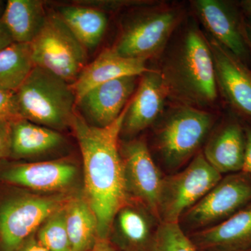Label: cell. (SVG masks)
I'll return each mask as SVG.
<instances>
[{"mask_svg":"<svg viewBox=\"0 0 251 251\" xmlns=\"http://www.w3.org/2000/svg\"><path fill=\"white\" fill-rule=\"evenodd\" d=\"M150 70L146 61L122 57L111 49L104 50L87 64L72 87L76 101L87 92L108 81L125 76H141Z\"/></svg>","mask_w":251,"mask_h":251,"instance_id":"cell-19","label":"cell"},{"mask_svg":"<svg viewBox=\"0 0 251 251\" xmlns=\"http://www.w3.org/2000/svg\"><path fill=\"white\" fill-rule=\"evenodd\" d=\"M11 122H0V159L11 153Z\"/></svg>","mask_w":251,"mask_h":251,"instance_id":"cell-28","label":"cell"},{"mask_svg":"<svg viewBox=\"0 0 251 251\" xmlns=\"http://www.w3.org/2000/svg\"><path fill=\"white\" fill-rule=\"evenodd\" d=\"M14 43L7 28L0 20V50Z\"/></svg>","mask_w":251,"mask_h":251,"instance_id":"cell-32","label":"cell"},{"mask_svg":"<svg viewBox=\"0 0 251 251\" xmlns=\"http://www.w3.org/2000/svg\"><path fill=\"white\" fill-rule=\"evenodd\" d=\"M251 203V175L243 171L226 175L178 224L190 235L224 222Z\"/></svg>","mask_w":251,"mask_h":251,"instance_id":"cell-8","label":"cell"},{"mask_svg":"<svg viewBox=\"0 0 251 251\" xmlns=\"http://www.w3.org/2000/svg\"><path fill=\"white\" fill-rule=\"evenodd\" d=\"M126 108L107 126L90 125L76 112L71 126L82 153L85 199L97 218L100 238L109 239L115 216L130 201L119 144Z\"/></svg>","mask_w":251,"mask_h":251,"instance_id":"cell-1","label":"cell"},{"mask_svg":"<svg viewBox=\"0 0 251 251\" xmlns=\"http://www.w3.org/2000/svg\"><path fill=\"white\" fill-rule=\"evenodd\" d=\"M222 177L201 151L182 171L163 176L157 208L161 222L178 224Z\"/></svg>","mask_w":251,"mask_h":251,"instance_id":"cell-7","label":"cell"},{"mask_svg":"<svg viewBox=\"0 0 251 251\" xmlns=\"http://www.w3.org/2000/svg\"><path fill=\"white\" fill-rule=\"evenodd\" d=\"M251 251V249H250V250H249V251Z\"/></svg>","mask_w":251,"mask_h":251,"instance_id":"cell-37","label":"cell"},{"mask_svg":"<svg viewBox=\"0 0 251 251\" xmlns=\"http://www.w3.org/2000/svg\"><path fill=\"white\" fill-rule=\"evenodd\" d=\"M30 47L33 62L72 85L87 65V50L57 12L48 13Z\"/></svg>","mask_w":251,"mask_h":251,"instance_id":"cell-6","label":"cell"},{"mask_svg":"<svg viewBox=\"0 0 251 251\" xmlns=\"http://www.w3.org/2000/svg\"><path fill=\"white\" fill-rule=\"evenodd\" d=\"M175 32L158 70L167 97L203 110L215 103L219 92L210 47L195 21L181 23Z\"/></svg>","mask_w":251,"mask_h":251,"instance_id":"cell-2","label":"cell"},{"mask_svg":"<svg viewBox=\"0 0 251 251\" xmlns=\"http://www.w3.org/2000/svg\"><path fill=\"white\" fill-rule=\"evenodd\" d=\"M89 251H120L108 238L98 237Z\"/></svg>","mask_w":251,"mask_h":251,"instance_id":"cell-30","label":"cell"},{"mask_svg":"<svg viewBox=\"0 0 251 251\" xmlns=\"http://www.w3.org/2000/svg\"><path fill=\"white\" fill-rule=\"evenodd\" d=\"M16 97L21 118L56 130L72 126L75 94L70 84L52 73L35 66Z\"/></svg>","mask_w":251,"mask_h":251,"instance_id":"cell-4","label":"cell"},{"mask_svg":"<svg viewBox=\"0 0 251 251\" xmlns=\"http://www.w3.org/2000/svg\"></svg>","mask_w":251,"mask_h":251,"instance_id":"cell-38","label":"cell"},{"mask_svg":"<svg viewBox=\"0 0 251 251\" xmlns=\"http://www.w3.org/2000/svg\"><path fill=\"white\" fill-rule=\"evenodd\" d=\"M151 251H198L177 223H161Z\"/></svg>","mask_w":251,"mask_h":251,"instance_id":"cell-26","label":"cell"},{"mask_svg":"<svg viewBox=\"0 0 251 251\" xmlns=\"http://www.w3.org/2000/svg\"><path fill=\"white\" fill-rule=\"evenodd\" d=\"M0 115L11 120L21 118L16 92L0 88Z\"/></svg>","mask_w":251,"mask_h":251,"instance_id":"cell-27","label":"cell"},{"mask_svg":"<svg viewBox=\"0 0 251 251\" xmlns=\"http://www.w3.org/2000/svg\"><path fill=\"white\" fill-rule=\"evenodd\" d=\"M4 121H13V120H10L8 117L0 115V122Z\"/></svg>","mask_w":251,"mask_h":251,"instance_id":"cell-36","label":"cell"},{"mask_svg":"<svg viewBox=\"0 0 251 251\" xmlns=\"http://www.w3.org/2000/svg\"><path fill=\"white\" fill-rule=\"evenodd\" d=\"M16 251H49L35 237H31Z\"/></svg>","mask_w":251,"mask_h":251,"instance_id":"cell-31","label":"cell"},{"mask_svg":"<svg viewBox=\"0 0 251 251\" xmlns=\"http://www.w3.org/2000/svg\"><path fill=\"white\" fill-rule=\"evenodd\" d=\"M246 147L244 123L234 115L214 130L202 153L208 163L224 176L243 171Z\"/></svg>","mask_w":251,"mask_h":251,"instance_id":"cell-15","label":"cell"},{"mask_svg":"<svg viewBox=\"0 0 251 251\" xmlns=\"http://www.w3.org/2000/svg\"><path fill=\"white\" fill-rule=\"evenodd\" d=\"M138 76L115 79L94 87L76 101L81 115L90 125L105 127L120 117L136 90Z\"/></svg>","mask_w":251,"mask_h":251,"instance_id":"cell-13","label":"cell"},{"mask_svg":"<svg viewBox=\"0 0 251 251\" xmlns=\"http://www.w3.org/2000/svg\"><path fill=\"white\" fill-rule=\"evenodd\" d=\"M120 151L128 198L148 207L158 218V196L164 176L148 144L143 140L131 139L120 145Z\"/></svg>","mask_w":251,"mask_h":251,"instance_id":"cell-11","label":"cell"},{"mask_svg":"<svg viewBox=\"0 0 251 251\" xmlns=\"http://www.w3.org/2000/svg\"><path fill=\"white\" fill-rule=\"evenodd\" d=\"M196 16L208 34L250 68L246 16L240 5L224 0L193 1Z\"/></svg>","mask_w":251,"mask_h":251,"instance_id":"cell-10","label":"cell"},{"mask_svg":"<svg viewBox=\"0 0 251 251\" xmlns=\"http://www.w3.org/2000/svg\"><path fill=\"white\" fill-rule=\"evenodd\" d=\"M6 1L0 0V20L1 19L3 14H4L5 7H6Z\"/></svg>","mask_w":251,"mask_h":251,"instance_id":"cell-35","label":"cell"},{"mask_svg":"<svg viewBox=\"0 0 251 251\" xmlns=\"http://www.w3.org/2000/svg\"><path fill=\"white\" fill-rule=\"evenodd\" d=\"M63 196H18L0 206V251H17L33 232L66 205Z\"/></svg>","mask_w":251,"mask_h":251,"instance_id":"cell-9","label":"cell"},{"mask_svg":"<svg viewBox=\"0 0 251 251\" xmlns=\"http://www.w3.org/2000/svg\"><path fill=\"white\" fill-rule=\"evenodd\" d=\"M76 175L75 165L59 160L16 165L6 170L1 177L11 184L36 191H52L70 186Z\"/></svg>","mask_w":251,"mask_h":251,"instance_id":"cell-18","label":"cell"},{"mask_svg":"<svg viewBox=\"0 0 251 251\" xmlns=\"http://www.w3.org/2000/svg\"><path fill=\"white\" fill-rule=\"evenodd\" d=\"M241 8L244 11V14L251 16V0H245L239 3Z\"/></svg>","mask_w":251,"mask_h":251,"instance_id":"cell-34","label":"cell"},{"mask_svg":"<svg viewBox=\"0 0 251 251\" xmlns=\"http://www.w3.org/2000/svg\"><path fill=\"white\" fill-rule=\"evenodd\" d=\"M246 30L249 44V52H250V62L251 64V16H246Z\"/></svg>","mask_w":251,"mask_h":251,"instance_id":"cell-33","label":"cell"},{"mask_svg":"<svg viewBox=\"0 0 251 251\" xmlns=\"http://www.w3.org/2000/svg\"><path fill=\"white\" fill-rule=\"evenodd\" d=\"M167 98L158 71L150 69L143 74L127 105L120 135L133 136L155 125L163 114Z\"/></svg>","mask_w":251,"mask_h":251,"instance_id":"cell-14","label":"cell"},{"mask_svg":"<svg viewBox=\"0 0 251 251\" xmlns=\"http://www.w3.org/2000/svg\"><path fill=\"white\" fill-rule=\"evenodd\" d=\"M199 251L251 249V203L215 226L188 235Z\"/></svg>","mask_w":251,"mask_h":251,"instance_id":"cell-17","label":"cell"},{"mask_svg":"<svg viewBox=\"0 0 251 251\" xmlns=\"http://www.w3.org/2000/svg\"><path fill=\"white\" fill-rule=\"evenodd\" d=\"M47 14L44 1L8 0L1 21L14 42L31 44L42 29Z\"/></svg>","mask_w":251,"mask_h":251,"instance_id":"cell-21","label":"cell"},{"mask_svg":"<svg viewBox=\"0 0 251 251\" xmlns=\"http://www.w3.org/2000/svg\"><path fill=\"white\" fill-rule=\"evenodd\" d=\"M65 220L72 251H89L98 238V224L85 198L68 201Z\"/></svg>","mask_w":251,"mask_h":251,"instance_id":"cell-23","label":"cell"},{"mask_svg":"<svg viewBox=\"0 0 251 251\" xmlns=\"http://www.w3.org/2000/svg\"><path fill=\"white\" fill-rule=\"evenodd\" d=\"M179 8L143 10L130 16L112 49L127 58L146 61L163 52L182 21Z\"/></svg>","mask_w":251,"mask_h":251,"instance_id":"cell-5","label":"cell"},{"mask_svg":"<svg viewBox=\"0 0 251 251\" xmlns=\"http://www.w3.org/2000/svg\"><path fill=\"white\" fill-rule=\"evenodd\" d=\"M30 44L13 43L0 50V88L16 92L34 69Z\"/></svg>","mask_w":251,"mask_h":251,"instance_id":"cell-24","label":"cell"},{"mask_svg":"<svg viewBox=\"0 0 251 251\" xmlns=\"http://www.w3.org/2000/svg\"><path fill=\"white\" fill-rule=\"evenodd\" d=\"M161 221L143 204L129 202L115 216V238L111 241L120 251H151Z\"/></svg>","mask_w":251,"mask_h":251,"instance_id":"cell-16","label":"cell"},{"mask_svg":"<svg viewBox=\"0 0 251 251\" xmlns=\"http://www.w3.org/2000/svg\"><path fill=\"white\" fill-rule=\"evenodd\" d=\"M210 47L219 92L234 115L251 124V69L206 34Z\"/></svg>","mask_w":251,"mask_h":251,"instance_id":"cell-12","label":"cell"},{"mask_svg":"<svg viewBox=\"0 0 251 251\" xmlns=\"http://www.w3.org/2000/svg\"><path fill=\"white\" fill-rule=\"evenodd\" d=\"M159 120L153 135V150L163 170L173 174L200 152L215 117L202 109L179 105Z\"/></svg>","mask_w":251,"mask_h":251,"instance_id":"cell-3","label":"cell"},{"mask_svg":"<svg viewBox=\"0 0 251 251\" xmlns=\"http://www.w3.org/2000/svg\"><path fill=\"white\" fill-rule=\"evenodd\" d=\"M11 153L17 158L40 156L50 152L64 143L57 130L36 125L25 119L11 122Z\"/></svg>","mask_w":251,"mask_h":251,"instance_id":"cell-20","label":"cell"},{"mask_svg":"<svg viewBox=\"0 0 251 251\" xmlns=\"http://www.w3.org/2000/svg\"><path fill=\"white\" fill-rule=\"evenodd\" d=\"M245 128L247 147H246L245 159L243 171L251 175V124L243 122Z\"/></svg>","mask_w":251,"mask_h":251,"instance_id":"cell-29","label":"cell"},{"mask_svg":"<svg viewBox=\"0 0 251 251\" xmlns=\"http://www.w3.org/2000/svg\"><path fill=\"white\" fill-rule=\"evenodd\" d=\"M57 13L86 50L99 46L108 27V17L103 11L77 4L60 6Z\"/></svg>","mask_w":251,"mask_h":251,"instance_id":"cell-22","label":"cell"},{"mask_svg":"<svg viewBox=\"0 0 251 251\" xmlns=\"http://www.w3.org/2000/svg\"><path fill=\"white\" fill-rule=\"evenodd\" d=\"M36 238L49 251H72L66 226L65 206L46 220Z\"/></svg>","mask_w":251,"mask_h":251,"instance_id":"cell-25","label":"cell"}]
</instances>
